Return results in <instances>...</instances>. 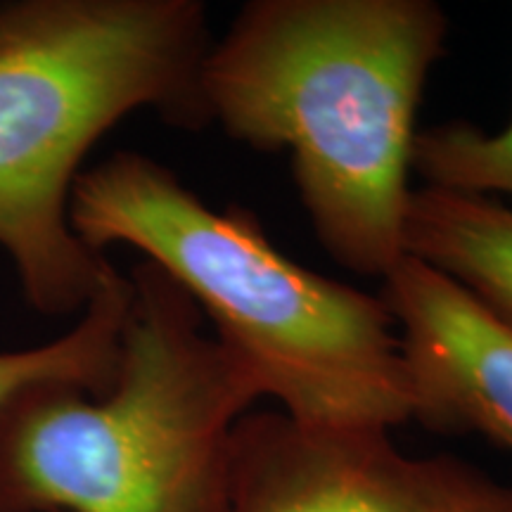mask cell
I'll return each mask as SVG.
<instances>
[{
  "mask_svg": "<svg viewBox=\"0 0 512 512\" xmlns=\"http://www.w3.org/2000/svg\"><path fill=\"white\" fill-rule=\"evenodd\" d=\"M446 36L432 0H252L202 64L209 124L290 152L313 233L349 271L384 280L406 259L415 117Z\"/></svg>",
  "mask_w": 512,
  "mask_h": 512,
  "instance_id": "6da1fadb",
  "label": "cell"
},
{
  "mask_svg": "<svg viewBox=\"0 0 512 512\" xmlns=\"http://www.w3.org/2000/svg\"><path fill=\"white\" fill-rule=\"evenodd\" d=\"M69 223L93 252L128 245L162 268L287 418L387 432L413 418L382 299L292 261L249 209H209L169 166L121 150L76 178Z\"/></svg>",
  "mask_w": 512,
  "mask_h": 512,
  "instance_id": "7a4b0ae2",
  "label": "cell"
},
{
  "mask_svg": "<svg viewBox=\"0 0 512 512\" xmlns=\"http://www.w3.org/2000/svg\"><path fill=\"white\" fill-rule=\"evenodd\" d=\"M211 43L197 0L0 5V247L31 309L83 313L100 290L112 264L69 223L83 159L138 110L207 126Z\"/></svg>",
  "mask_w": 512,
  "mask_h": 512,
  "instance_id": "3957f363",
  "label": "cell"
},
{
  "mask_svg": "<svg viewBox=\"0 0 512 512\" xmlns=\"http://www.w3.org/2000/svg\"><path fill=\"white\" fill-rule=\"evenodd\" d=\"M128 280L112 387L38 382L0 408V512H221L259 384L162 268Z\"/></svg>",
  "mask_w": 512,
  "mask_h": 512,
  "instance_id": "277c9868",
  "label": "cell"
},
{
  "mask_svg": "<svg viewBox=\"0 0 512 512\" xmlns=\"http://www.w3.org/2000/svg\"><path fill=\"white\" fill-rule=\"evenodd\" d=\"M221 512H512V486L451 456H406L387 430L252 411L235 425Z\"/></svg>",
  "mask_w": 512,
  "mask_h": 512,
  "instance_id": "5b68a950",
  "label": "cell"
},
{
  "mask_svg": "<svg viewBox=\"0 0 512 512\" xmlns=\"http://www.w3.org/2000/svg\"><path fill=\"white\" fill-rule=\"evenodd\" d=\"M380 299L399 330L413 418L512 451V328L463 285L406 256Z\"/></svg>",
  "mask_w": 512,
  "mask_h": 512,
  "instance_id": "8992f818",
  "label": "cell"
},
{
  "mask_svg": "<svg viewBox=\"0 0 512 512\" xmlns=\"http://www.w3.org/2000/svg\"><path fill=\"white\" fill-rule=\"evenodd\" d=\"M406 256L463 285L512 328V209L491 197L411 190Z\"/></svg>",
  "mask_w": 512,
  "mask_h": 512,
  "instance_id": "52a82bcc",
  "label": "cell"
},
{
  "mask_svg": "<svg viewBox=\"0 0 512 512\" xmlns=\"http://www.w3.org/2000/svg\"><path fill=\"white\" fill-rule=\"evenodd\" d=\"M131 280L110 266L100 290L67 335L34 349L0 351V408L38 382H69L105 394L117 380Z\"/></svg>",
  "mask_w": 512,
  "mask_h": 512,
  "instance_id": "ba28073f",
  "label": "cell"
},
{
  "mask_svg": "<svg viewBox=\"0 0 512 512\" xmlns=\"http://www.w3.org/2000/svg\"><path fill=\"white\" fill-rule=\"evenodd\" d=\"M411 169L425 188L489 197H512V121L503 131L486 133L467 121H448L418 131Z\"/></svg>",
  "mask_w": 512,
  "mask_h": 512,
  "instance_id": "9c48e42d",
  "label": "cell"
}]
</instances>
